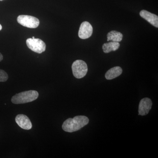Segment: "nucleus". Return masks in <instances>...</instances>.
Listing matches in <instances>:
<instances>
[{
	"mask_svg": "<svg viewBox=\"0 0 158 158\" xmlns=\"http://www.w3.org/2000/svg\"><path fill=\"white\" fill-rule=\"evenodd\" d=\"M120 47L119 43L111 41L105 43L102 46V49L105 53H108L112 51H116L118 50Z\"/></svg>",
	"mask_w": 158,
	"mask_h": 158,
	"instance_id": "nucleus-11",
	"label": "nucleus"
},
{
	"mask_svg": "<svg viewBox=\"0 0 158 158\" xmlns=\"http://www.w3.org/2000/svg\"><path fill=\"white\" fill-rule=\"evenodd\" d=\"M15 120L17 124L23 129L29 130L32 128V123L26 115L19 114L15 117Z\"/></svg>",
	"mask_w": 158,
	"mask_h": 158,
	"instance_id": "nucleus-8",
	"label": "nucleus"
},
{
	"mask_svg": "<svg viewBox=\"0 0 158 158\" xmlns=\"http://www.w3.org/2000/svg\"><path fill=\"white\" fill-rule=\"evenodd\" d=\"M39 94L36 90H30L16 94L12 97L11 101L15 104L31 102L37 99Z\"/></svg>",
	"mask_w": 158,
	"mask_h": 158,
	"instance_id": "nucleus-2",
	"label": "nucleus"
},
{
	"mask_svg": "<svg viewBox=\"0 0 158 158\" xmlns=\"http://www.w3.org/2000/svg\"><path fill=\"white\" fill-rule=\"evenodd\" d=\"M122 72L121 67L116 66L109 69L105 75V77L107 80H112L120 76L122 73Z\"/></svg>",
	"mask_w": 158,
	"mask_h": 158,
	"instance_id": "nucleus-10",
	"label": "nucleus"
},
{
	"mask_svg": "<svg viewBox=\"0 0 158 158\" xmlns=\"http://www.w3.org/2000/svg\"><path fill=\"white\" fill-rule=\"evenodd\" d=\"M2 26L0 24V31L2 30Z\"/></svg>",
	"mask_w": 158,
	"mask_h": 158,
	"instance_id": "nucleus-15",
	"label": "nucleus"
},
{
	"mask_svg": "<svg viewBox=\"0 0 158 158\" xmlns=\"http://www.w3.org/2000/svg\"><path fill=\"white\" fill-rule=\"evenodd\" d=\"M141 17L147 20L151 24L156 27H158V16L146 10H141L140 12Z\"/></svg>",
	"mask_w": 158,
	"mask_h": 158,
	"instance_id": "nucleus-9",
	"label": "nucleus"
},
{
	"mask_svg": "<svg viewBox=\"0 0 158 158\" xmlns=\"http://www.w3.org/2000/svg\"><path fill=\"white\" fill-rule=\"evenodd\" d=\"M3 1V0H0V1Z\"/></svg>",
	"mask_w": 158,
	"mask_h": 158,
	"instance_id": "nucleus-17",
	"label": "nucleus"
},
{
	"mask_svg": "<svg viewBox=\"0 0 158 158\" xmlns=\"http://www.w3.org/2000/svg\"><path fill=\"white\" fill-rule=\"evenodd\" d=\"M3 59V56L0 53V62L2 61Z\"/></svg>",
	"mask_w": 158,
	"mask_h": 158,
	"instance_id": "nucleus-14",
	"label": "nucleus"
},
{
	"mask_svg": "<svg viewBox=\"0 0 158 158\" xmlns=\"http://www.w3.org/2000/svg\"><path fill=\"white\" fill-rule=\"evenodd\" d=\"M29 49L37 53L41 54L45 51L46 45L45 43L38 38H28L26 41Z\"/></svg>",
	"mask_w": 158,
	"mask_h": 158,
	"instance_id": "nucleus-5",
	"label": "nucleus"
},
{
	"mask_svg": "<svg viewBox=\"0 0 158 158\" xmlns=\"http://www.w3.org/2000/svg\"><path fill=\"white\" fill-rule=\"evenodd\" d=\"M19 23L29 28H36L39 26L40 21L37 18L28 15H20L17 18Z\"/></svg>",
	"mask_w": 158,
	"mask_h": 158,
	"instance_id": "nucleus-4",
	"label": "nucleus"
},
{
	"mask_svg": "<svg viewBox=\"0 0 158 158\" xmlns=\"http://www.w3.org/2000/svg\"><path fill=\"white\" fill-rule=\"evenodd\" d=\"M88 117L84 116H78L73 118H69L63 123L62 129L65 132L72 133L81 129L89 123Z\"/></svg>",
	"mask_w": 158,
	"mask_h": 158,
	"instance_id": "nucleus-1",
	"label": "nucleus"
},
{
	"mask_svg": "<svg viewBox=\"0 0 158 158\" xmlns=\"http://www.w3.org/2000/svg\"><path fill=\"white\" fill-rule=\"evenodd\" d=\"M9 76L5 71L0 69V82H6L8 80Z\"/></svg>",
	"mask_w": 158,
	"mask_h": 158,
	"instance_id": "nucleus-13",
	"label": "nucleus"
},
{
	"mask_svg": "<svg viewBox=\"0 0 158 158\" xmlns=\"http://www.w3.org/2000/svg\"><path fill=\"white\" fill-rule=\"evenodd\" d=\"M93 33V27L90 23L85 21L82 23L78 32L79 37L82 39H86L91 37Z\"/></svg>",
	"mask_w": 158,
	"mask_h": 158,
	"instance_id": "nucleus-6",
	"label": "nucleus"
},
{
	"mask_svg": "<svg viewBox=\"0 0 158 158\" xmlns=\"http://www.w3.org/2000/svg\"><path fill=\"white\" fill-rule=\"evenodd\" d=\"M152 103L151 100L148 98L141 99L139 105L138 112L139 115L145 116L149 113L152 106Z\"/></svg>",
	"mask_w": 158,
	"mask_h": 158,
	"instance_id": "nucleus-7",
	"label": "nucleus"
},
{
	"mask_svg": "<svg viewBox=\"0 0 158 158\" xmlns=\"http://www.w3.org/2000/svg\"><path fill=\"white\" fill-rule=\"evenodd\" d=\"M73 73L76 78L81 79L86 76L88 72V65L83 60H77L72 65Z\"/></svg>",
	"mask_w": 158,
	"mask_h": 158,
	"instance_id": "nucleus-3",
	"label": "nucleus"
},
{
	"mask_svg": "<svg viewBox=\"0 0 158 158\" xmlns=\"http://www.w3.org/2000/svg\"><path fill=\"white\" fill-rule=\"evenodd\" d=\"M32 38H33V39H34V38H35V37H32Z\"/></svg>",
	"mask_w": 158,
	"mask_h": 158,
	"instance_id": "nucleus-16",
	"label": "nucleus"
},
{
	"mask_svg": "<svg viewBox=\"0 0 158 158\" xmlns=\"http://www.w3.org/2000/svg\"><path fill=\"white\" fill-rule=\"evenodd\" d=\"M107 41H114L119 42L122 40L123 35L120 32L118 31H110L107 35Z\"/></svg>",
	"mask_w": 158,
	"mask_h": 158,
	"instance_id": "nucleus-12",
	"label": "nucleus"
}]
</instances>
